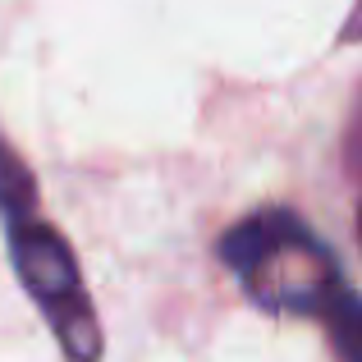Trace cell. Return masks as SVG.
I'll return each mask as SVG.
<instances>
[{
  "mask_svg": "<svg viewBox=\"0 0 362 362\" xmlns=\"http://www.w3.org/2000/svg\"><path fill=\"white\" fill-rule=\"evenodd\" d=\"M221 262L239 275L243 293L266 312L312 317L326 312V303L344 289L339 262L308 221L284 206L252 211L221 239Z\"/></svg>",
  "mask_w": 362,
  "mask_h": 362,
  "instance_id": "obj_1",
  "label": "cell"
},
{
  "mask_svg": "<svg viewBox=\"0 0 362 362\" xmlns=\"http://www.w3.org/2000/svg\"><path fill=\"white\" fill-rule=\"evenodd\" d=\"M5 239H9V262H14L18 284L42 308L60 354L69 362H101L106 335H101V321L88 298L74 247L37 216L5 221Z\"/></svg>",
  "mask_w": 362,
  "mask_h": 362,
  "instance_id": "obj_2",
  "label": "cell"
},
{
  "mask_svg": "<svg viewBox=\"0 0 362 362\" xmlns=\"http://www.w3.org/2000/svg\"><path fill=\"white\" fill-rule=\"evenodd\" d=\"M317 321L326 326L339 362H362V298L349 289V284L326 303V312H321Z\"/></svg>",
  "mask_w": 362,
  "mask_h": 362,
  "instance_id": "obj_3",
  "label": "cell"
},
{
  "mask_svg": "<svg viewBox=\"0 0 362 362\" xmlns=\"http://www.w3.org/2000/svg\"><path fill=\"white\" fill-rule=\"evenodd\" d=\"M0 216L5 221H23L37 216V184L28 175V165L18 160V151L0 138Z\"/></svg>",
  "mask_w": 362,
  "mask_h": 362,
  "instance_id": "obj_4",
  "label": "cell"
},
{
  "mask_svg": "<svg viewBox=\"0 0 362 362\" xmlns=\"http://www.w3.org/2000/svg\"><path fill=\"white\" fill-rule=\"evenodd\" d=\"M362 37V5H358V14L349 18V28H344V42H358Z\"/></svg>",
  "mask_w": 362,
  "mask_h": 362,
  "instance_id": "obj_5",
  "label": "cell"
}]
</instances>
